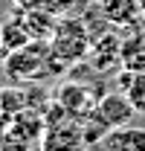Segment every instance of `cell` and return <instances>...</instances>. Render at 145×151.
Instances as JSON below:
<instances>
[{"instance_id": "7c38bea8", "label": "cell", "mask_w": 145, "mask_h": 151, "mask_svg": "<svg viewBox=\"0 0 145 151\" xmlns=\"http://www.w3.org/2000/svg\"><path fill=\"white\" fill-rule=\"evenodd\" d=\"M87 0H50V9L58 15H72L75 9H81Z\"/></svg>"}, {"instance_id": "5b68a950", "label": "cell", "mask_w": 145, "mask_h": 151, "mask_svg": "<svg viewBox=\"0 0 145 151\" xmlns=\"http://www.w3.org/2000/svg\"><path fill=\"white\" fill-rule=\"evenodd\" d=\"M122 38L113 35V32H105L99 35L96 41H90V55H93V64L99 73H108L113 67H122Z\"/></svg>"}, {"instance_id": "9c48e42d", "label": "cell", "mask_w": 145, "mask_h": 151, "mask_svg": "<svg viewBox=\"0 0 145 151\" xmlns=\"http://www.w3.org/2000/svg\"><path fill=\"white\" fill-rule=\"evenodd\" d=\"M102 18L113 26H134L142 18L136 0H102Z\"/></svg>"}, {"instance_id": "7a4b0ae2", "label": "cell", "mask_w": 145, "mask_h": 151, "mask_svg": "<svg viewBox=\"0 0 145 151\" xmlns=\"http://www.w3.org/2000/svg\"><path fill=\"white\" fill-rule=\"evenodd\" d=\"M90 41L93 38L87 32V26H84V20L67 15L64 20H58L52 38H50V50H52L55 61L70 64V61H78V58H84L90 52Z\"/></svg>"}, {"instance_id": "3957f363", "label": "cell", "mask_w": 145, "mask_h": 151, "mask_svg": "<svg viewBox=\"0 0 145 151\" xmlns=\"http://www.w3.org/2000/svg\"><path fill=\"white\" fill-rule=\"evenodd\" d=\"M87 116L96 119L105 131H110V128L128 125V122L136 116V111H134V105L128 102L125 93H105L99 102H96V108H93Z\"/></svg>"}, {"instance_id": "8fae6325", "label": "cell", "mask_w": 145, "mask_h": 151, "mask_svg": "<svg viewBox=\"0 0 145 151\" xmlns=\"http://www.w3.org/2000/svg\"><path fill=\"white\" fill-rule=\"evenodd\" d=\"M32 38H29V32H26V23H23V18H20V12L15 15V18L3 20L0 23V47L6 50V52H15V50H20V47H26Z\"/></svg>"}, {"instance_id": "9a60e30c", "label": "cell", "mask_w": 145, "mask_h": 151, "mask_svg": "<svg viewBox=\"0 0 145 151\" xmlns=\"http://www.w3.org/2000/svg\"><path fill=\"white\" fill-rule=\"evenodd\" d=\"M136 6H139V12H142V18H145V0H136Z\"/></svg>"}, {"instance_id": "30bf717a", "label": "cell", "mask_w": 145, "mask_h": 151, "mask_svg": "<svg viewBox=\"0 0 145 151\" xmlns=\"http://www.w3.org/2000/svg\"><path fill=\"white\" fill-rule=\"evenodd\" d=\"M119 87L134 105V111L145 116V70H125L119 73Z\"/></svg>"}, {"instance_id": "277c9868", "label": "cell", "mask_w": 145, "mask_h": 151, "mask_svg": "<svg viewBox=\"0 0 145 151\" xmlns=\"http://www.w3.org/2000/svg\"><path fill=\"white\" fill-rule=\"evenodd\" d=\"M105 93H93L87 84H64V87H58V93H55V105L58 108H64V111L75 116V119H84L87 113L96 108V102L102 99Z\"/></svg>"}, {"instance_id": "52a82bcc", "label": "cell", "mask_w": 145, "mask_h": 151, "mask_svg": "<svg viewBox=\"0 0 145 151\" xmlns=\"http://www.w3.org/2000/svg\"><path fill=\"white\" fill-rule=\"evenodd\" d=\"M23 23H26V32L32 41H50L55 32V26H58V20H55L52 9H18Z\"/></svg>"}, {"instance_id": "ba28073f", "label": "cell", "mask_w": 145, "mask_h": 151, "mask_svg": "<svg viewBox=\"0 0 145 151\" xmlns=\"http://www.w3.org/2000/svg\"><path fill=\"white\" fill-rule=\"evenodd\" d=\"M122 67L125 70H145V26H136L122 38Z\"/></svg>"}, {"instance_id": "2e32d148", "label": "cell", "mask_w": 145, "mask_h": 151, "mask_svg": "<svg viewBox=\"0 0 145 151\" xmlns=\"http://www.w3.org/2000/svg\"><path fill=\"white\" fill-rule=\"evenodd\" d=\"M0 93H3V90H0Z\"/></svg>"}, {"instance_id": "4fadbf2b", "label": "cell", "mask_w": 145, "mask_h": 151, "mask_svg": "<svg viewBox=\"0 0 145 151\" xmlns=\"http://www.w3.org/2000/svg\"><path fill=\"white\" fill-rule=\"evenodd\" d=\"M18 9H50V0H15Z\"/></svg>"}, {"instance_id": "6da1fadb", "label": "cell", "mask_w": 145, "mask_h": 151, "mask_svg": "<svg viewBox=\"0 0 145 151\" xmlns=\"http://www.w3.org/2000/svg\"><path fill=\"white\" fill-rule=\"evenodd\" d=\"M87 145L84 142V131H81V119H75L64 108L55 105V116L50 111V119L44 122L41 131V151H81Z\"/></svg>"}, {"instance_id": "5bb4252c", "label": "cell", "mask_w": 145, "mask_h": 151, "mask_svg": "<svg viewBox=\"0 0 145 151\" xmlns=\"http://www.w3.org/2000/svg\"><path fill=\"white\" fill-rule=\"evenodd\" d=\"M3 76H9V52L0 47V81H3Z\"/></svg>"}, {"instance_id": "8992f818", "label": "cell", "mask_w": 145, "mask_h": 151, "mask_svg": "<svg viewBox=\"0 0 145 151\" xmlns=\"http://www.w3.org/2000/svg\"><path fill=\"white\" fill-rule=\"evenodd\" d=\"M102 148L105 151H145V128H136V125L110 128L102 137Z\"/></svg>"}]
</instances>
